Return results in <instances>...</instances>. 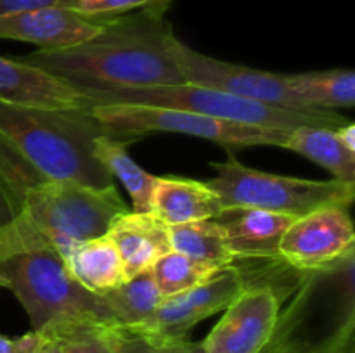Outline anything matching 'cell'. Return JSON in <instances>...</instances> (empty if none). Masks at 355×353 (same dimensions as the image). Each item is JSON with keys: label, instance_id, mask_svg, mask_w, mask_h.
<instances>
[{"label": "cell", "instance_id": "27", "mask_svg": "<svg viewBox=\"0 0 355 353\" xmlns=\"http://www.w3.org/2000/svg\"><path fill=\"white\" fill-rule=\"evenodd\" d=\"M118 353H166L165 343L123 331Z\"/></svg>", "mask_w": 355, "mask_h": 353}, {"label": "cell", "instance_id": "8", "mask_svg": "<svg viewBox=\"0 0 355 353\" xmlns=\"http://www.w3.org/2000/svg\"><path fill=\"white\" fill-rule=\"evenodd\" d=\"M354 246L349 208L328 206L295 218L281 239L279 256L300 272H333L352 265Z\"/></svg>", "mask_w": 355, "mask_h": 353}, {"label": "cell", "instance_id": "29", "mask_svg": "<svg viewBox=\"0 0 355 353\" xmlns=\"http://www.w3.org/2000/svg\"><path fill=\"white\" fill-rule=\"evenodd\" d=\"M40 339H38V345L35 353H62V345L61 338L55 331H40L38 332Z\"/></svg>", "mask_w": 355, "mask_h": 353}, {"label": "cell", "instance_id": "22", "mask_svg": "<svg viewBox=\"0 0 355 353\" xmlns=\"http://www.w3.org/2000/svg\"><path fill=\"white\" fill-rule=\"evenodd\" d=\"M288 82L297 96L315 109H350L355 104V73L352 69L297 73L288 75Z\"/></svg>", "mask_w": 355, "mask_h": 353}, {"label": "cell", "instance_id": "19", "mask_svg": "<svg viewBox=\"0 0 355 353\" xmlns=\"http://www.w3.org/2000/svg\"><path fill=\"white\" fill-rule=\"evenodd\" d=\"M283 149L305 156L333 175V180L355 185V152L347 149L336 130L322 127H297Z\"/></svg>", "mask_w": 355, "mask_h": 353}, {"label": "cell", "instance_id": "7", "mask_svg": "<svg viewBox=\"0 0 355 353\" xmlns=\"http://www.w3.org/2000/svg\"><path fill=\"white\" fill-rule=\"evenodd\" d=\"M172 54L184 80L194 85L220 90L241 99L295 111H314L297 96L288 75L260 71L236 62L222 61L198 52L175 38Z\"/></svg>", "mask_w": 355, "mask_h": 353}, {"label": "cell", "instance_id": "11", "mask_svg": "<svg viewBox=\"0 0 355 353\" xmlns=\"http://www.w3.org/2000/svg\"><path fill=\"white\" fill-rule=\"evenodd\" d=\"M103 19L82 16L75 9L45 7L0 16V40L37 45V51H59L99 33Z\"/></svg>", "mask_w": 355, "mask_h": 353}, {"label": "cell", "instance_id": "21", "mask_svg": "<svg viewBox=\"0 0 355 353\" xmlns=\"http://www.w3.org/2000/svg\"><path fill=\"white\" fill-rule=\"evenodd\" d=\"M103 298L116 324L127 332L135 331L148 322L163 303L151 270L125 280L120 287L103 294Z\"/></svg>", "mask_w": 355, "mask_h": 353}, {"label": "cell", "instance_id": "31", "mask_svg": "<svg viewBox=\"0 0 355 353\" xmlns=\"http://www.w3.org/2000/svg\"><path fill=\"white\" fill-rule=\"evenodd\" d=\"M336 134H338V138L342 141V144L345 145L347 149L355 152V125L349 121V123L343 125L342 128H338Z\"/></svg>", "mask_w": 355, "mask_h": 353}, {"label": "cell", "instance_id": "2", "mask_svg": "<svg viewBox=\"0 0 355 353\" xmlns=\"http://www.w3.org/2000/svg\"><path fill=\"white\" fill-rule=\"evenodd\" d=\"M0 287L16 296L31 331L76 324L120 327L103 294L80 286L51 242L17 225L0 227Z\"/></svg>", "mask_w": 355, "mask_h": 353}, {"label": "cell", "instance_id": "9", "mask_svg": "<svg viewBox=\"0 0 355 353\" xmlns=\"http://www.w3.org/2000/svg\"><path fill=\"white\" fill-rule=\"evenodd\" d=\"M246 277L236 265L215 270L205 282L186 293L163 300L148 322L130 331L155 341H179L189 338L196 324L225 310L245 289Z\"/></svg>", "mask_w": 355, "mask_h": 353}, {"label": "cell", "instance_id": "18", "mask_svg": "<svg viewBox=\"0 0 355 353\" xmlns=\"http://www.w3.org/2000/svg\"><path fill=\"white\" fill-rule=\"evenodd\" d=\"M132 142V138L116 137L113 134L99 135L92 142V156L110 172L113 179L123 183L132 199L134 213H151L153 194L158 176L142 170L130 158L127 147Z\"/></svg>", "mask_w": 355, "mask_h": 353}, {"label": "cell", "instance_id": "4", "mask_svg": "<svg viewBox=\"0 0 355 353\" xmlns=\"http://www.w3.org/2000/svg\"><path fill=\"white\" fill-rule=\"evenodd\" d=\"M73 85L82 96L83 109L92 106H110V104L172 107V109L191 111L211 118L236 121V123L290 128V130L297 127H322L338 130L349 123V120L340 116L336 111L284 109V107L253 102L189 82L156 87H104L90 85V83H73Z\"/></svg>", "mask_w": 355, "mask_h": 353}, {"label": "cell", "instance_id": "28", "mask_svg": "<svg viewBox=\"0 0 355 353\" xmlns=\"http://www.w3.org/2000/svg\"><path fill=\"white\" fill-rule=\"evenodd\" d=\"M38 339L40 336L37 331H30L19 338H7L0 334V353H35Z\"/></svg>", "mask_w": 355, "mask_h": 353}, {"label": "cell", "instance_id": "5", "mask_svg": "<svg viewBox=\"0 0 355 353\" xmlns=\"http://www.w3.org/2000/svg\"><path fill=\"white\" fill-rule=\"evenodd\" d=\"M211 168L217 175L207 183L218 196L224 210L252 208L300 218L321 208H349L355 197V185L350 183L274 175L248 168L236 158L211 163Z\"/></svg>", "mask_w": 355, "mask_h": 353}, {"label": "cell", "instance_id": "20", "mask_svg": "<svg viewBox=\"0 0 355 353\" xmlns=\"http://www.w3.org/2000/svg\"><path fill=\"white\" fill-rule=\"evenodd\" d=\"M170 248L214 269L234 265L222 225L215 218L170 225Z\"/></svg>", "mask_w": 355, "mask_h": 353}, {"label": "cell", "instance_id": "12", "mask_svg": "<svg viewBox=\"0 0 355 353\" xmlns=\"http://www.w3.org/2000/svg\"><path fill=\"white\" fill-rule=\"evenodd\" d=\"M0 99L42 109H83V99L73 83L19 59L0 55Z\"/></svg>", "mask_w": 355, "mask_h": 353}, {"label": "cell", "instance_id": "15", "mask_svg": "<svg viewBox=\"0 0 355 353\" xmlns=\"http://www.w3.org/2000/svg\"><path fill=\"white\" fill-rule=\"evenodd\" d=\"M120 253L123 263L125 280L149 272L170 248L168 225L163 224L153 213H128L114 218L106 232Z\"/></svg>", "mask_w": 355, "mask_h": 353}, {"label": "cell", "instance_id": "10", "mask_svg": "<svg viewBox=\"0 0 355 353\" xmlns=\"http://www.w3.org/2000/svg\"><path fill=\"white\" fill-rule=\"evenodd\" d=\"M281 315V300L272 286L246 284L225 314L201 341L205 353H262Z\"/></svg>", "mask_w": 355, "mask_h": 353}, {"label": "cell", "instance_id": "14", "mask_svg": "<svg viewBox=\"0 0 355 353\" xmlns=\"http://www.w3.org/2000/svg\"><path fill=\"white\" fill-rule=\"evenodd\" d=\"M304 293L279 315L276 331L262 353H355V314L349 308L338 324L322 334H311L302 325L309 296V284Z\"/></svg>", "mask_w": 355, "mask_h": 353}, {"label": "cell", "instance_id": "17", "mask_svg": "<svg viewBox=\"0 0 355 353\" xmlns=\"http://www.w3.org/2000/svg\"><path fill=\"white\" fill-rule=\"evenodd\" d=\"M64 263L73 279L90 293L106 294L125 282L120 253L106 234L73 246Z\"/></svg>", "mask_w": 355, "mask_h": 353}, {"label": "cell", "instance_id": "1", "mask_svg": "<svg viewBox=\"0 0 355 353\" xmlns=\"http://www.w3.org/2000/svg\"><path fill=\"white\" fill-rule=\"evenodd\" d=\"M165 12L137 10L103 19L99 33L59 51H35L19 61L69 83L156 87L184 83L172 54L175 40Z\"/></svg>", "mask_w": 355, "mask_h": 353}, {"label": "cell", "instance_id": "23", "mask_svg": "<svg viewBox=\"0 0 355 353\" xmlns=\"http://www.w3.org/2000/svg\"><path fill=\"white\" fill-rule=\"evenodd\" d=\"M214 266L196 262L182 253L170 251L153 265L151 275L163 300L200 286L215 272Z\"/></svg>", "mask_w": 355, "mask_h": 353}, {"label": "cell", "instance_id": "13", "mask_svg": "<svg viewBox=\"0 0 355 353\" xmlns=\"http://www.w3.org/2000/svg\"><path fill=\"white\" fill-rule=\"evenodd\" d=\"M215 220L222 225L229 251L238 260H281L279 246L295 218L263 210H224Z\"/></svg>", "mask_w": 355, "mask_h": 353}, {"label": "cell", "instance_id": "6", "mask_svg": "<svg viewBox=\"0 0 355 353\" xmlns=\"http://www.w3.org/2000/svg\"><path fill=\"white\" fill-rule=\"evenodd\" d=\"M90 116L116 137L135 141L149 132L191 135L227 147L274 145L283 147L293 128H270L211 118L184 109L137 104H110L87 107Z\"/></svg>", "mask_w": 355, "mask_h": 353}, {"label": "cell", "instance_id": "25", "mask_svg": "<svg viewBox=\"0 0 355 353\" xmlns=\"http://www.w3.org/2000/svg\"><path fill=\"white\" fill-rule=\"evenodd\" d=\"M172 6V0H75V10L92 19L123 16L137 10H156L165 12Z\"/></svg>", "mask_w": 355, "mask_h": 353}, {"label": "cell", "instance_id": "30", "mask_svg": "<svg viewBox=\"0 0 355 353\" xmlns=\"http://www.w3.org/2000/svg\"><path fill=\"white\" fill-rule=\"evenodd\" d=\"M165 343L166 353H205L201 341H191L189 338L179 341H159Z\"/></svg>", "mask_w": 355, "mask_h": 353}, {"label": "cell", "instance_id": "16", "mask_svg": "<svg viewBox=\"0 0 355 353\" xmlns=\"http://www.w3.org/2000/svg\"><path fill=\"white\" fill-rule=\"evenodd\" d=\"M224 206L207 182L158 176L151 213L165 225H180L220 217Z\"/></svg>", "mask_w": 355, "mask_h": 353}, {"label": "cell", "instance_id": "3", "mask_svg": "<svg viewBox=\"0 0 355 353\" xmlns=\"http://www.w3.org/2000/svg\"><path fill=\"white\" fill-rule=\"evenodd\" d=\"M111 134L87 109H42L0 99V135L55 179L106 189L113 176L92 156V142ZM114 135V134H113Z\"/></svg>", "mask_w": 355, "mask_h": 353}, {"label": "cell", "instance_id": "24", "mask_svg": "<svg viewBox=\"0 0 355 353\" xmlns=\"http://www.w3.org/2000/svg\"><path fill=\"white\" fill-rule=\"evenodd\" d=\"M51 331L61 338L62 353H118L123 336V329L106 324H76Z\"/></svg>", "mask_w": 355, "mask_h": 353}, {"label": "cell", "instance_id": "26", "mask_svg": "<svg viewBox=\"0 0 355 353\" xmlns=\"http://www.w3.org/2000/svg\"><path fill=\"white\" fill-rule=\"evenodd\" d=\"M45 7L75 9V0H0V16L24 12V10L45 9Z\"/></svg>", "mask_w": 355, "mask_h": 353}]
</instances>
